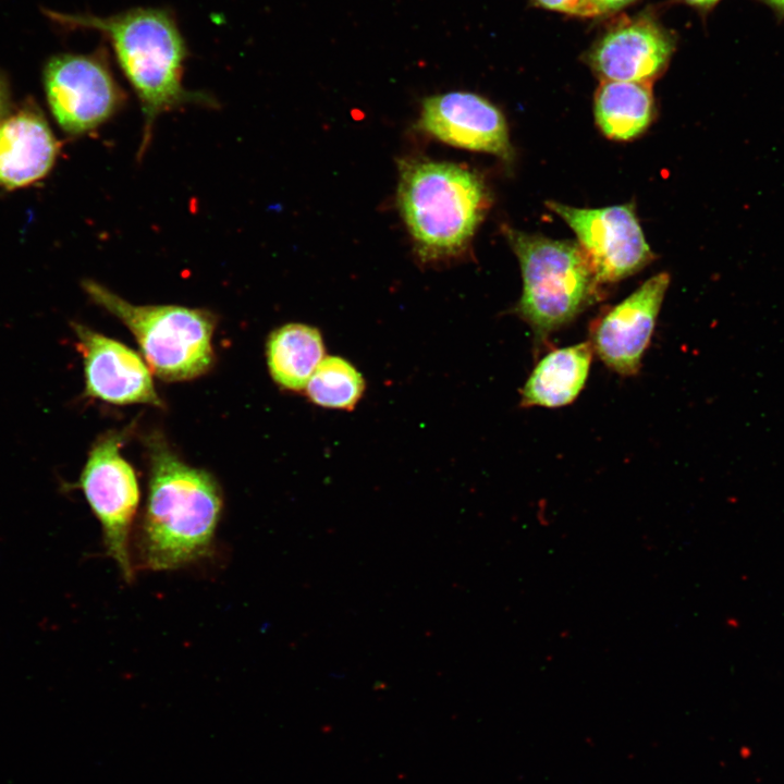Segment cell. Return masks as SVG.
Listing matches in <instances>:
<instances>
[{"mask_svg":"<svg viewBox=\"0 0 784 784\" xmlns=\"http://www.w3.org/2000/svg\"><path fill=\"white\" fill-rule=\"evenodd\" d=\"M636 0H584L583 16H596L618 11Z\"/></svg>","mask_w":784,"mask_h":784,"instance_id":"obj_18","label":"cell"},{"mask_svg":"<svg viewBox=\"0 0 784 784\" xmlns=\"http://www.w3.org/2000/svg\"><path fill=\"white\" fill-rule=\"evenodd\" d=\"M59 143L33 102L0 120V186L14 189L41 180L51 170Z\"/></svg>","mask_w":784,"mask_h":784,"instance_id":"obj_13","label":"cell"},{"mask_svg":"<svg viewBox=\"0 0 784 784\" xmlns=\"http://www.w3.org/2000/svg\"><path fill=\"white\" fill-rule=\"evenodd\" d=\"M365 379L358 369L340 356H326L305 387L308 400L329 409L352 411L365 393Z\"/></svg>","mask_w":784,"mask_h":784,"instance_id":"obj_17","label":"cell"},{"mask_svg":"<svg viewBox=\"0 0 784 784\" xmlns=\"http://www.w3.org/2000/svg\"><path fill=\"white\" fill-rule=\"evenodd\" d=\"M669 283L667 273L651 277L592 323L589 342L607 367L622 376L639 371Z\"/></svg>","mask_w":784,"mask_h":784,"instance_id":"obj_9","label":"cell"},{"mask_svg":"<svg viewBox=\"0 0 784 784\" xmlns=\"http://www.w3.org/2000/svg\"><path fill=\"white\" fill-rule=\"evenodd\" d=\"M686 4L706 13L713 9L721 0H682Z\"/></svg>","mask_w":784,"mask_h":784,"instance_id":"obj_21","label":"cell"},{"mask_svg":"<svg viewBox=\"0 0 784 784\" xmlns=\"http://www.w3.org/2000/svg\"><path fill=\"white\" fill-rule=\"evenodd\" d=\"M653 114L651 83L602 81L596 91V122L611 139L628 140L639 136Z\"/></svg>","mask_w":784,"mask_h":784,"instance_id":"obj_16","label":"cell"},{"mask_svg":"<svg viewBox=\"0 0 784 784\" xmlns=\"http://www.w3.org/2000/svg\"><path fill=\"white\" fill-rule=\"evenodd\" d=\"M673 35L648 16L622 20L587 52L586 61L602 81L652 83L674 51Z\"/></svg>","mask_w":784,"mask_h":784,"instance_id":"obj_12","label":"cell"},{"mask_svg":"<svg viewBox=\"0 0 784 784\" xmlns=\"http://www.w3.org/2000/svg\"><path fill=\"white\" fill-rule=\"evenodd\" d=\"M534 2L544 9L581 15L584 0H534Z\"/></svg>","mask_w":784,"mask_h":784,"instance_id":"obj_19","label":"cell"},{"mask_svg":"<svg viewBox=\"0 0 784 784\" xmlns=\"http://www.w3.org/2000/svg\"><path fill=\"white\" fill-rule=\"evenodd\" d=\"M769 7L777 17L784 19V0H759Z\"/></svg>","mask_w":784,"mask_h":784,"instance_id":"obj_22","label":"cell"},{"mask_svg":"<svg viewBox=\"0 0 784 784\" xmlns=\"http://www.w3.org/2000/svg\"><path fill=\"white\" fill-rule=\"evenodd\" d=\"M10 94L5 79L0 74V120L10 112Z\"/></svg>","mask_w":784,"mask_h":784,"instance_id":"obj_20","label":"cell"},{"mask_svg":"<svg viewBox=\"0 0 784 784\" xmlns=\"http://www.w3.org/2000/svg\"><path fill=\"white\" fill-rule=\"evenodd\" d=\"M266 353L273 381L285 390L301 392L326 357V346L319 329L293 322L271 332Z\"/></svg>","mask_w":784,"mask_h":784,"instance_id":"obj_15","label":"cell"},{"mask_svg":"<svg viewBox=\"0 0 784 784\" xmlns=\"http://www.w3.org/2000/svg\"><path fill=\"white\" fill-rule=\"evenodd\" d=\"M397 201L422 261L462 254L490 203L482 179L446 161L408 159L400 163Z\"/></svg>","mask_w":784,"mask_h":784,"instance_id":"obj_3","label":"cell"},{"mask_svg":"<svg viewBox=\"0 0 784 784\" xmlns=\"http://www.w3.org/2000/svg\"><path fill=\"white\" fill-rule=\"evenodd\" d=\"M592 354L589 341L550 351L520 390V406L555 408L575 401L586 384Z\"/></svg>","mask_w":784,"mask_h":784,"instance_id":"obj_14","label":"cell"},{"mask_svg":"<svg viewBox=\"0 0 784 784\" xmlns=\"http://www.w3.org/2000/svg\"><path fill=\"white\" fill-rule=\"evenodd\" d=\"M83 287L130 329L149 368L162 380L194 379L211 367L216 324L211 313L176 305H134L91 280Z\"/></svg>","mask_w":784,"mask_h":784,"instance_id":"obj_5","label":"cell"},{"mask_svg":"<svg viewBox=\"0 0 784 784\" xmlns=\"http://www.w3.org/2000/svg\"><path fill=\"white\" fill-rule=\"evenodd\" d=\"M506 237L523 278L514 313L529 326L539 350L600 296V284L577 243L511 229Z\"/></svg>","mask_w":784,"mask_h":784,"instance_id":"obj_4","label":"cell"},{"mask_svg":"<svg viewBox=\"0 0 784 784\" xmlns=\"http://www.w3.org/2000/svg\"><path fill=\"white\" fill-rule=\"evenodd\" d=\"M44 85L56 122L70 135L97 128L121 110L126 98L103 49L53 56L44 70Z\"/></svg>","mask_w":784,"mask_h":784,"instance_id":"obj_7","label":"cell"},{"mask_svg":"<svg viewBox=\"0 0 784 784\" xmlns=\"http://www.w3.org/2000/svg\"><path fill=\"white\" fill-rule=\"evenodd\" d=\"M418 127L454 147L510 159L512 147L502 112L470 91H449L422 100Z\"/></svg>","mask_w":784,"mask_h":784,"instance_id":"obj_10","label":"cell"},{"mask_svg":"<svg viewBox=\"0 0 784 784\" xmlns=\"http://www.w3.org/2000/svg\"><path fill=\"white\" fill-rule=\"evenodd\" d=\"M121 436H101L88 453L76 487L100 523L105 550L125 581L132 583L135 564L130 550L131 529L139 503L133 467L120 454Z\"/></svg>","mask_w":784,"mask_h":784,"instance_id":"obj_6","label":"cell"},{"mask_svg":"<svg viewBox=\"0 0 784 784\" xmlns=\"http://www.w3.org/2000/svg\"><path fill=\"white\" fill-rule=\"evenodd\" d=\"M149 483L136 531L142 568L169 571L208 556L221 517V489L212 475L184 463L163 441L149 443Z\"/></svg>","mask_w":784,"mask_h":784,"instance_id":"obj_1","label":"cell"},{"mask_svg":"<svg viewBox=\"0 0 784 784\" xmlns=\"http://www.w3.org/2000/svg\"><path fill=\"white\" fill-rule=\"evenodd\" d=\"M72 328L83 358L86 396L119 405H161L151 369L140 355L82 323Z\"/></svg>","mask_w":784,"mask_h":784,"instance_id":"obj_11","label":"cell"},{"mask_svg":"<svg viewBox=\"0 0 784 784\" xmlns=\"http://www.w3.org/2000/svg\"><path fill=\"white\" fill-rule=\"evenodd\" d=\"M62 26L101 34L135 91L144 113L140 152L146 149L155 120L186 103L210 105V97L183 85L188 56L184 36L172 11L133 8L108 16L47 12Z\"/></svg>","mask_w":784,"mask_h":784,"instance_id":"obj_2","label":"cell"},{"mask_svg":"<svg viewBox=\"0 0 784 784\" xmlns=\"http://www.w3.org/2000/svg\"><path fill=\"white\" fill-rule=\"evenodd\" d=\"M548 207L574 231L600 285L638 272L653 258L633 205L589 209L549 201Z\"/></svg>","mask_w":784,"mask_h":784,"instance_id":"obj_8","label":"cell"}]
</instances>
